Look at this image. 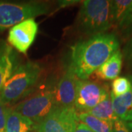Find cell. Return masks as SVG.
Masks as SVG:
<instances>
[{"label": "cell", "instance_id": "1", "mask_svg": "<svg viewBox=\"0 0 132 132\" xmlns=\"http://www.w3.org/2000/svg\"><path fill=\"white\" fill-rule=\"evenodd\" d=\"M120 42L113 33H102L75 43L69 63L79 80L87 79L114 53Z\"/></svg>", "mask_w": 132, "mask_h": 132}, {"label": "cell", "instance_id": "24", "mask_svg": "<svg viewBox=\"0 0 132 132\" xmlns=\"http://www.w3.org/2000/svg\"><path fill=\"white\" fill-rule=\"evenodd\" d=\"M126 125H127L128 128L130 129V131H132V122H129V123H126Z\"/></svg>", "mask_w": 132, "mask_h": 132}, {"label": "cell", "instance_id": "25", "mask_svg": "<svg viewBox=\"0 0 132 132\" xmlns=\"http://www.w3.org/2000/svg\"><path fill=\"white\" fill-rule=\"evenodd\" d=\"M32 132H36V131H32Z\"/></svg>", "mask_w": 132, "mask_h": 132}, {"label": "cell", "instance_id": "19", "mask_svg": "<svg viewBox=\"0 0 132 132\" xmlns=\"http://www.w3.org/2000/svg\"><path fill=\"white\" fill-rule=\"evenodd\" d=\"M9 108L0 99V132H5L7 116Z\"/></svg>", "mask_w": 132, "mask_h": 132}, {"label": "cell", "instance_id": "4", "mask_svg": "<svg viewBox=\"0 0 132 132\" xmlns=\"http://www.w3.org/2000/svg\"><path fill=\"white\" fill-rule=\"evenodd\" d=\"M49 5L38 2H10L0 1V32L21 21L49 13Z\"/></svg>", "mask_w": 132, "mask_h": 132}, {"label": "cell", "instance_id": "7", "mask_svg": "<svg viewBox=\"0 0 132 132\" xmlns=\"http://www.w3.org/2000/svg\"><path fill=\"white\" fill-rule=\"evenodd\" d=\"M79 122L74 107L54 108L37 124L36 132H75Z\"/></svg>", "mask_w": 132, "mask_h": 132}, {"label": "cell", "instance_id": "6", "mask_svg": "<svg viewBox=\"0 0 132 132\" xmlns=\"http://www.w3.org/2000/svg\"><path fill=\"white\" fill-rule=\"evenodd\" d=\"M110 93L107 85H101L96 81H78L73 107L77 114L88 112Z\"/></svg>", "mask_w": 132, "mask_h": 132}, {"label": "cell", "instance_id": "14", "mask_svg": "<svg viewBox=\"0 0 132 132\" xmlns=\"http://www.w3.org/2000/svg\"><path fill=\"white\" fill-rule=\"evenodd\" d=\"M87 113L90 114L95 118L114 123V122L118 118L114 112L111 92L109 94L106 95L105 98L103 99L94 108L92 109Z\"/></svg>", "mask_w": 132, "mask_h": 132}, {"label": "cell", "instance_id": "18", "mask_svg": "<svg viewBox=\"0 0 132 132\" xmlns=\"http://www.w3.org/2000/svg\"><path fill=\"white\" fill-rule=\"evenodd\" d=\"M118 27L123 35H132V2Z\"/></svg>", "mask_w": 132, "mask_h": 132}, {"label": "cell", "instance_id": "8", "mask_svg": "<svg viewBox=\"0 0 132 132\" xmlns=\"http://www.w3.org/2000/svg\"><path fill=\"white\" fill-rule=\"evenodd\" d=\"M38 32V24L35 20L27 19L10 28L7 41L19 52L27 54L35 41Z\"/></svg>", "mask_w": 132, "mask_h": 132}, {"label": "cell", "instance_id": "15", "mask_svg": "<svg viewBox=\"0 0 132 132\" xmlns=\"http://www.w3.org/2000/svg\"><path fill=\"white\" fill-rule=\"evenodd\" d=\"M79 121L84 123L93 132H113V123L99 119L90 114H77Z\"/></svg>", "mask_w": 132, "mask_h": 132}, {"label": "cell", "instance_id": "2", "mask_svg": "<svg viewBox=\"0 0 132 132\" xmlns=\"http://www.w3.org/2000/svg\"><path fill=\"white\" fill-rule=\"evenodd\" d=\"M42 73L40 65L34 62L18 65L0 91V99L6 105L14 104L30 94Z\"/></svg>", "mask_w": 132, "mask_h": 132}, {"label": "cell", "instance_id": "10", "mask_svg": "<svg viewBox=\"0 0 132 132\" xmlns=\"http://www.w3.org/2000/svg\"><path fill=\"white\" fill-rule=\"evenodd\" d=\"M17 65L12 47L4 41L0 42V91Z\"/></svg>", "mask_w": 132, "mask_h": 132}, {"label": "cell", "instance_id": "16", "mask_svg": "<svg viewBox=\"0 0 132 132\" xmlns=\"http://www.w3.org/2000/svg\"><path fill=\"white\" fill-rule=\"evenodd\" d=\"M132 0H113L111 1V14L114 25L120 24L126 14Z\"/></svg>", "mask_w": 132, "mask_h": 132}, {"label": "cell", "instance_id": "20", "mask_svg": "<svg viewBox=\"0 0 132 132\" xmlns=\"http://www.w3.org/2000/svg\"><path fill=\"white\" fill-rule=\"evenodd\" d=\"M113 132H131L128 128L126 123L117 119L113 123Z\"/></svg>", "mask_w": 132, "mask_h": 132}, {"label": "cell", "instance_id": "3", "mask_svg": "<svg viewBox=\"0 0 132 132\" xmlns=\"http://www.w3.org/2000/svg\"><path fill=\"white\" fill-rule=\"evenodd\" d=\"M113 26L111 1H83L77 18V27L81 32L90 37L106 33Z\"/></svg>", "mask_w": 132, "mask_h": 132}, {"label": "cell", "instance_id": "12", "mask_svg": "<svg viewBox=\"0 0 132 132\" xmlns=\"http://www.w3.org/2000/svg\"><path fill=\"white\" fill-rule=\"evenodd\" d=\"M36 127L37 124L32 120L9 108L5 132H32L36 131Z\"/></svg>", "mask_w": 132, "mask_h": 132}, {"label": "cell", "instance_id": "9", "mask_svg": "<svg viewBox=\"0 0 132 132\" xmlns=\"http://www.w3.org/2000/svg\"><path fill=\"white\" fill-rule=\"evenodd\" d=\"M78 81L69 64L54 89V108L73 107Z\"/></svg>", "mask_w": 132, "mask_h": 132}, {"label": "cell", "instance_id": "23", "mask_svg": "<svg viewBox=\"0 0 132 132\" xmlns=\"http://www.w3.org/2000/svg\"><path fill=\"white\" fill-rule=\"evenodd\" d=\"M79 1H74V0H66V1H60L59 2V5H60V7H65L69 5H74L76 2H79Z\"/></svg>", "mask_w": 132, "mask_h": 132}, {"label": "cell", "instance_id": "5", "mask_svg": "<svg viewBox=\"0 0 132 132\" xmlns=\"http://www.w3.org/2000/svg\"><path fill=\"white\" fill-rule=\"evenodd\" d=\"M54 89L49 87L37 92L16 104L13 109L38 124L54 108Z\"/></svg>", "mask_w": 132, "mask_h": 132}, {"label": "cell", "instance_id": "13", "mask_svg": "<svg viewBox=\"0 0 132 132\" xmlns=\"http://www.w3.org/2000/svg\"><path fill=\"white\" fill-rule=\"evenodd\" d=\"M114 112L120 120L124 122H132V87L129 92L119 97L111 95Z\"/></svg>", "mask_w": 132, "mask_h": 132}, {"label": "cell", "instance_id": "11", "mask_svg": "<svg viewBox=\"0 0 132 132\" xmlns=\"http://www.w3.org/2000/svg\"><path fill=\"white\" fill-rule=\"evenodd\" d=\"M122 65L123 54L120 50H118L95 71V76L101 80H114L121 72Z\"/></svg>", "mask_w": 132, "mask_h": 132}, {"label": "cell", "instance_id": "21", "mask_svg": "<svg viewBox=\"0 0 132 132\" xmlns=\"http://www.w3.org/2000/svg\"><path fill=\"white\" fill-rule=\"evenodd\" d=\"M124 52H125L126 58L127 59L131 64H132V38L129 40V42L128 43L127 46L125 48Z\"/></svg>", "mask_w": 132, "mask_h": 132}, {"label": "cell", "instance_id": "22", "mask_svg": "<svg viewBox=\"0 0 132 132\" xmlns=\"http://www.w3.org/2000/svg\"><path fill=\"white\" fill-rule=\"evenodd\" d=\"M75 132H93L92 130H90L89 128L87 127L84 123L79 122L77 124V126L76 128Z\"/></svg>", "mask_w": 132, "mask_h": 132}, {"label": "cell", "instance_id": "17", "mask_svg": "<svg viewBox=\"0 0 132 132\" xmlns=\"http://www.w3.org/2000/svg\"><path fill=\"white\" fill-rule=\"evenodd\" d=\"M132 87V76H120L113 80L112 83L111 95L119 97L129 92Z\"/></svg>", "mask_w": 132, "mask_h": 132}]
</instances>
